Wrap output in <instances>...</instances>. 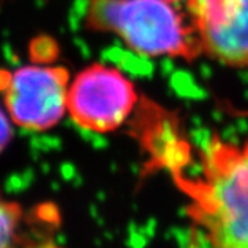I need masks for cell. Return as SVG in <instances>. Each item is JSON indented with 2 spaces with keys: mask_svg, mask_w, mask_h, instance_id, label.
<instances>
[{
  "mask_svg": "<svg viewBox=\"0 0 248 248\" xmlns=\"http://www.w3.org/2000/svg\"><path fill=\"white\" fill-rule=\"evenodd\" d=\"M171 181L207 247L248 248V138L237 143L214 134L199 152L197 172Z\"/></svg>",
  "mask_w": 248,
  "mask_h": 248,
  "instance_id": "1",
  "label": "cell"
},
{
  "mask_svg": "<svg viewBox=\"0 0 248 248\" xmlns=\"http://www.w3.org/2000/svg\"><path fill=\"white\" fill-rule=\"evenodd\" d=\"M134 115V135L148 155V167L164 170L170 177L185 171L192 163V151L177 119L155 104H143V99Z\"/></svg>",
  "mask_w": 248,
  "mask_h": 248,
  "instance_id": "6",
  "label": "cell"
},
{
  "mask_svg": "<svg viewBox=\"0 0 248 248\" xmlns=\"http://www.w3.org/2000/svg\"><path fill=\"white\" fill-rule=\"evenodd\" d=\"M86 25L145 57L195 61L203 55L187 14L171 0H90Z\"/></svg>",
  "mask_w": 248,
  "mask_h": 248,
  "instance_id": "2",
  "label": "cell"
},
{
  "mask_svg": "<svg viewBox=\"0 0 248 248\" xmlns=\"http://www.w3.org/2000/svg\"><path fill=\"white\" fill-rule=\"evenodd\" d=\"M69 69L33 63L14 71L0 69V94L11 122L29 131H47L66 112Z\"/></svg>",
  "mask_w": 248,
  "mask_h": 248,
  "instance_id": "4",
  "label": "cell"
},
{
  "mask_svg": "<svg viewBox=\"0 0 248 248\" xmlns=\"http://www.w3.org/2000/svg\"><path fill=\"white\" fill-rule=\"evenodd\" d=\"M58 47L51 37H36L31 45V58L36 63H50L58 55Z\"/></svg>",
  "mask_w": 248,
  "mask_h": 248,
  "instance_id": "8",
  "label": "cell"
},
{
  "mask_svg": "<svg viewBox=\"0 0 248 248\" xmlns=\"http://www.w3.org/2000/svg\"><path fill=\"white\" fill-rule=\"evenodd\" d=\"M140 102L135 84L123 72L95 62L71 80L66 112L80 128L108 134L128 123Z\"/></svg>",
  "mask_w": 248,
  "mask_h": 248,
  "instance_id": "3",
  "label": "cell"
},
{
  "mask_svg": "<svg viewBox=\"0 0 248 248\" xmlns=\"http://www.w3.org/2000/svg\"><path fill=\"white\" fill-rule=\"evenodd\" d=\"M171 1H174V3H178V1H181V0H171Z\"/></svg>",
  "mask_w": 248,
  "mask_h": 248,
  "instance_id": "10",
  "label": "cell"
},
{
  "mask_svg": "<svg viewBox=\"0 0 248 248\" xmlns=\"http://www.w3.org/2000/svg\"><path fill=\"white\" fill-rule=\"evenodd\" d=\"M202 54L248 69V0H185Z\"/></svg>",
  "mask_w": 248,
  "mask_h": 248,
  "instance_id": "5",
  "label": "cell"
},
{
  "mask_svg": "<svg viewBox=\"0 0 248 248\" xmlns=\"http://www.w3.org/2000/svg\"><path fill=\"white\" fill-rule=\"evenodd\" d=\"M10 120L11 119L7 115L6 109L0 108V155L7 149L13 140V127Z\"/></svg>",
  "mask_w": 248,
  "mask_h": 248,
  "instance_id": "9",
  "label": "cell"
},
{
  "mask_svg": "<svg viewBox=\"0 0 248 248\" xmlns=\"http://www.w3.org/2000/svg\"><path fill=\"white\" fill-rule=\"evenodd\" d=\"M43 214L33 219V215L25 213L19 203L9 200L0 189V248H39L33 237V222Z\"/></svg>",
  "mask_w": 248,
  "mask_h": 248,
  "instance_id": "7",
  "label": "cell"
}]
</instances>
